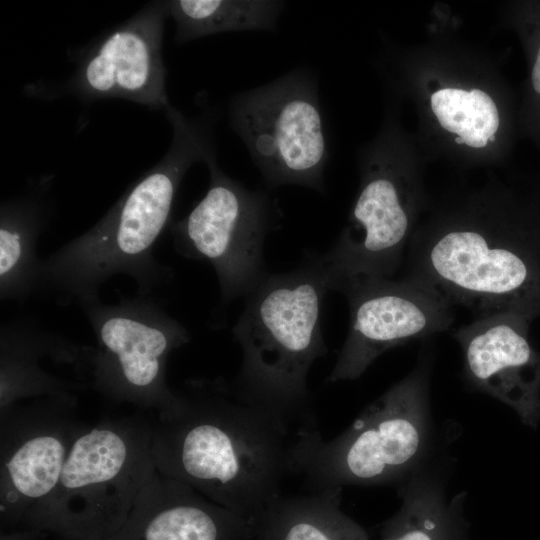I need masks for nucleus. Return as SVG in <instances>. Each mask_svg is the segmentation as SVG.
I'll list each match as a JSON object with an SVG mask.
<instances>
[{"label": "nucleus", "instance_id": "obj_1", "mask_svg": "<svg viewBox=\"0 0 540 540\" xmlns=\"http://www.w3.org/2000/svg\"><path fill=\"white\" fill-rule=\"evenodd\" d=\"M152 428L156 470L250 522L294 473L295 437L222 377L190 379Z\"/></svg>", "mask_w": 540, "mask_h": 540}, {"label": "nucleus", "instance_id": "obj_2", "mask_svg": "<svg viewBox=\"0 0 540 540\" xmlns=\"http://www.w3.org/2000/svg\"><path fill=\"white\" fill-rule=\"evenodd\" d=\"M165 111L173 129L166 155L89 230L41 258L40 291L80 305L99 298L101 286L115 275L133 279L139 295H151L171 278V268L154 256L155 245L170 222L183 177L215 151L205 117L188 118L172 106Z\"/></svg>", "mask_w": 540, "mask_h": 540}, {"label": "nucleus", "instance_id": "obj_3", "mask_svg": "<svg viewBox=\"0 0 540 540\" xmlns=\"http://www.w3.org/2000/svg\"><path fill=\"white\" fill-rule=\"evenodd\" d=\"M328 291L321 255L286 273H266L232 330L242 350L233 389L294 437L318 428L307 378L327 353L320 314Z\"/></svg>", "mask_w": 540, "mask_h": 540}, {"label": "nucleus", "instance_id": "obj_4", "mask_svg": "<svg viewBox=\"0 0 540 540\" xmlns=\"http://www.w3.org/2000/svg\"><path fill=\"white\" fill-rule=\"evenodd\" d=\"M152 428L138 415L89 426L76 439L55 490L24 529L63 540H108L156 471Z\"/></svg>", "mask_w": 540, "mask_h": 540}, {"label": "nucleus", "instance_id": "obj_5", "mask_svg": "<svg viewBox=\"0 0 540 540\" xmlns=\"http://www.w3.org/2000/svg\"><path fill=\"white\" fill-rule=\"evenodd\" d=\"M430 357L370 403L340 435L318 428L298 433L294 473L310 491L399 479L421 455L428 437Z\"/></svg>", "mask_w": 540, "mask_h": 540}, {"label": "nucleus", "instance_id": "obj_6", "mask_svg": "<svg viewBox=\"0 0 540 540\" xmlns=\"http://www.w3.org/2000/svg\"><path fill=\"white\" fill-rule=\"evenodd\" d=\"M95 336L85 346L78 376L87 388L114 403L164 415L177 400L166 380L169 355L190 341L186 327L151 295L100 298L79 305Z\"/></svg>", "mask_w": 540, "mask_h": 540}, {"label": "nucleus", "instance_id": "obj_7", "mask_svg": "<svg viewBox=\"0 0 540 540\" xmlns=\"http://www.w3.org/2000/svg\"><path fill=\"white\" fill-rule=\"evenodd\" d=\"M230 125L270 188L324 191L328 159L316 78L297 69L230 103Z\"/></svg>", "mask_w": 540, "mask_h": 540}, {"label": "nucleus", "instance_id": "obj_8", "mask_svg": "<svg viewBox=\"0 0 540 540\" xmlns=\"http://www.w3.org/2000/svg\"><path fill=\"white\" fill-rule=\"evenodd\" d=\"M205 163L210 182L205 196L171 227L176 251L208 262L217 275L222 301L246 297L266 274L264 241L272 228L268 196L227 176L215 152Z\"/></svg>", "mask_w": 540, "mask_h": 540}, {"label": "nucleus", "instance_id": "obj_9", "mask_svg": "<svg viewBox=\"0 0 540 540\" xmlns=\"http://www.w3.org/2000/svg\"><path fill=\"white\" fill-rule=\"evenodd\" d=\"M73 393L0 409V525L24 529L55 490L69 453L89 425Z\"/></svg>", "mask_w": 540, "mask_h": 540}, {"label": "nucleus", "instance_id": "obj_10", "mask_svg": "<svg viewBox=\"0 0 540 540\" xmlns=\"http://www.w3.org/2000/svg\"><path fill=\"white\" fill-rule=\"evenodd\" d=\"M340 292L350 324L331 383L359 378L386 351L444 332L454 321L453 307L438 293L402 276L353 283Z\"/></svg>", "mask_w": 540, "mask_h": 540}, {"label": "nucleus", "instance_id": "obj_11", "mask_svg": "<svg viewBox=\"0 0 540 540\" xmlns=\"http://www.w3.org/2000/svg\"><path fill=\"white\" fill-rule=\"evenodd\" d=\"M168 16V1L153 2L109 31L82 58L65 85L67 93L84 100L122 98L166 110L162 39Z\"/></svg>", "mask_w": 540, "mask_h": 540}, {"label": "nucleus", "instance_id": "obj_12", "mask_svg": "<svg viewBox=\"0 0 540 540\" xmlns=\"http://www.w3.org/2000/svg\"><path fill=\"white\" fill-rule=\"evenodd\" d=\"M108 540H254L252 522L157 470Z\"/></svg>", "mask_w": 540, "mask_h": 540}, {"label": "nucleus", "instance_id": "obj_13", "mask_svg": "<svg viewBox=\"0 0 540 540\" xmlns=\"http://www.w3.org/2000/svg\"><path fill=\"white\" fill-rule=\"evenodd\" d=\"M523 315L501 312L475 317L454 332L467 381L478 390L519 409L531 400L536 359Z\"/></svg>", "mask_w": 540, "mask_h": 540}, {"label": "nucleus", "instance_id": "obj_14", "mask_svg": "<svg viewBox=\"0 0 540 540\" xmlns=\"http://www.w3.org/2000/svg\"><path fill=\"white\" fill-rule=\"evenodd\" d=\"M85 346L50 332L34 318L20 317L0 328V409L18 401L73 393L87 389L80 382L59 377L42 365L55 364L80 368Z\"/></svg>", "mask_w": 540, "mask_h": 540}, {"label": "nucleus", "instance_id": "obj_15", "mask_svg": "<svg viewBox=\"0 0 540 540\" xmlns=\"http://www.w3.org/2000/svg\"><path fill=\"white\" fill-rule=\"evenodd\" d=\"M46 187L8 199L0 209V299L24 302L40 291L37 247L49 216Z\"/></svg>", "mask_w": 540, "mask_h": 540}, {"label": "nucleus", "instance_id": "obj_16", "mask_svg": "<svg viewBox=\"0 0 540 540\" xmlns=\"http://www.w3.org/2000/svg\"><path fill=\"white\" fill-rule=\"evenodd\" d=\"M342 489L277 496L253 520L254 540H370L341 509Z\"/></svg>", "mask_w": 540, "mask_h": 540}, {"label": "nucleus", "instance_id": "obj_17", "mask_svg": "<svg viewBox=\"0 0 540 540\" xmlns=\"http://www.w3.org/2000/svg\"><path fill=\"white\" fill-rule=\"evenodd\" d=\"M402 505L381 529V540H470L463 503L447 501L434 485L413 483L401 491Z\"/></svg>", "mask_w": 540, "mask_h": 540}, {"label": "nucleus", "instance_id": "obj_18", "mask_svg": "<svg viewBox=\"0 0 540 540\" xmlns=\"http://www.w3.org/2000/svg\"><path fill=\"white\" fill-rule=\"evenodd\" d=\"M168 3L179 44L222 32L275 31L284 7L281 1L263 0H173Z\"/></svg>", "mask_w": 540, "mask_h": 540}, {"label": "nucleus", "instance_id": "obj_19", "mask_svg": "<svg viewBox=\"0 0 540 540\" xmlns=\"http://www.w3.org/2000/svg\"><path fill=\"white\" fill-rule=\"evenodd\" d=\"M431 108L439 124L457 134L464 144L481 148L499 127V114L492 98L480 89L444 88L431 96Z\"/></svg>", "mask_w": 540, "mask_h": 540}, {"label": "nucleus", "instance_id": "obj_20", "mask_svg": "<svg viewBox=\"0 0 540 540\" xmlns=\"http://www.w3.org/2000/svg\"><path fill=\"white\" fill-rule=\"evenodd\" d=\"M43 532L32 529L2 531L0 540H40Z\"/></svg>", "mask_w": 540, "mask_h": 540}, {"label": "nucleus", "instance_id": "obj_21", "mask_svg": "<svg viewBox=\"0 0 540 540\" xmlns=\"http://www.w3.org/2000/svg\"><path fill=\"white\" fill-rule=\"evenodd\" d=\"M532 86L538 94H540V46L537 51L535 62L531 73Z\"/></svg>", "mask_w": 540, "mask_h": 540}, {"label": "nucleus", "instance_id": "obj_22", "mask_svg": "<svg viewBox=\"0 0 540 540\" xmlns=\"http://www.w3.org/2000/svg\"><path fill=\"white\" fill-rule=\"evenodd\" d=\"M455 142H456L457 144H463V143H464V142H463V139H462L461 137H458V136L455 138Z\"/></svg>", "mask_w": 540, "mask_h": 540}, {"label": "nucleus", "instance_id": "obj_23", "mask_svg": "<svg viewBox=\"0 0 540 540\" xmlns=\"http://www.w3.org/2000/svg\"><path fill=\"white\" fill-rule=\"evenodd\" d=\"M494 140H495V135H494V136H491V137L489 138V141H491V142H493Z\"/></svg>", "mask_w": 540, "mask_h": 540}]
</instances>
